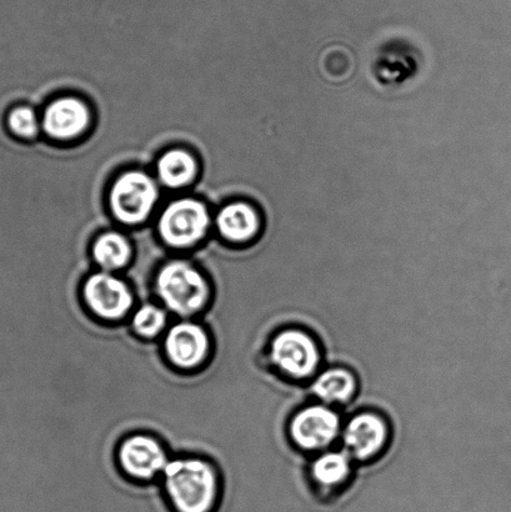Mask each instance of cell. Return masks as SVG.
Here are the masks:
<instances>
[{
	"label": "cell",
	"mask_w": 511,
	"mask_h": 512,
	"mask_svg": "<svg viewBox=\"0 0 511 512\" xmlns=\"http://www.w3.org/2000/svg\"><path fill=\"white\" fill-rule=\"evenodd\" d=\"M42 129L54 140H73L82 135L90 124L88 105L82 100L65 97L54 100L45 108Z\"/></svg>",
	"instance_id": "cell-11"
},
{
	"label": "cell",
	"mask_w": 511,
	"mask_h": 512,
	"mask_svg": "<svg viewBox=\"0 0 511 512\" xmlns=\"http://www.w3.org/2000/svg\"><path fill=\"white\" fill-rule=\"evenodd\" d=\"M210 225L208 208L197 199L175 200L159 219V234L173 248L193 247L205 237Z\"/></svg>",
	"instance_id": "cell-4"
},
{
	"label": "cell",
	"mask_w": 511,
	"mask_h": 512,
	"mask_svg": "<svg viewBox=\"0 0 511 512\" xmlns=\"http://www.w3.org/2000/svg\"><path fill=\"white\" fill-rule=\"evenodd\" d=\"M83 296L93 314L109 321L123 319L134 303L129 285L110 271L90 275L84 283Z\"/></svg>",
	"instance_id": "cell-6"
},
{
	"label": "cell",
	"mask_w": 511,
	"mask_h": 512,
	"mask_svg": "<svg viewBox=\"0 0 511 512\" xmlns=\"http://www.w3.org/2000/svg\"><path fill=\"white\" fill-rule=\"evenodd\" d=\"M132 245L124 235L109 232L100 235L93 245L95 263L104 271L124 268L132 258Z\"/></svg>",
	"instance_id": "cell-15"
},
{
	"label": "cell",
	"mask_w": 511,
	"mask_h": 512,
	"mask_svg": "<svg viewBox=\"0 0 511 512\" xmlns=\"http://www.w3.org/2000/svg\"><path fill=\"white\" fill-rule=\"evenodd\" d=\"M164 349L170 363L177 368L194 369L208 358L209 336L203 326L182 321L168 330Z\"/></svg>",
	"instance_id": "cell-10"
},
{
	"label": "cell",
	"mask_w": 511,
	"mask_h": 512,
	"mask_svg": "<svg viewBox=\"0 0 511 512\" xmlns=\"http://www.w3.org/2000/svg\"><path fill=\"white\" fill-rule=\"evenodd\" d=\"M157 172L160 183L170 189L187 187L198 175V163L184 149H172L158 160Z\"/></svg>",
	"instance_id": "cell-13"
},
{
	"label": "cell",
	"mask_w": 511,
	"mask_h": 512,
	"mask_svg": "<svg viewBox=\"0 0 511 512\" xmlns=\"http://www.w3.org/2000/svg\"><path fill=\"white\" fill-rule=\"evenodd\" d=\"M9 132L20 139L37 137L42 122L37 113L29 107H17L10 110L7 118Z\"/></svg>",
	"instance_id": "cell-18"
},
{
	"label": "cell",
	"mask_w": 511,
	"mask_h": 512,
	"mask_svg": "<svg viewBox=\"0 0 511 512\" xmlns=\"http://www.w3.org/2000/svg\"><path fill=\"white\" fill-rule=\"evenodd\" d=\"M340 433L337 413L323 405L308 406L300 410L290 423V436L298 448L318 451L328 448Z\"/></svg>",
	"instance_id": "cell-7"
},
{
	"label": "cell",
	"mask_w": 511,
	"mask_h": 512,
	"mask_svg": "<svg viewBox=\"0 0 511 512\" xmlns=\"http://www.w3.org/2000/svg\"><path fill=\"white\" fill-rule=\"evenodd\" d=\"M357 379L347 369L324 371L313 384V393L325 404H347L357 393Z\"/></svg>",
	"instance_id": "cell-14"
},
{
	"label": "cell",
	"mask_w": 511,
	"mask_h": 512,
	"mask_svg": "<svg viewBox=\"0 0 511 512\" xmlns=\"http://www.w3.org/2000/svg\"><path fill=\"white\" fill-rule=\"evenodd\" d=\"M352 458L347 453H325L320 455L312 465V476L324 489L339 488L352 473Z\"/></svg>",
	"instance_id": "cell-16"
},
{
	"label": "cell",
	"mask_w": 511,
	"mask_h": 512,
	"mask_svg": "<svg viewBox=\"0 0 511 512\" xmlns=\"http://www.w3.org/2000/svg\"><path fill=\"white\" fill-rule=\"evenodd\" d=\"M157 183L148 174L132 170L115 180L109 203L114 217L124 224L143 223L158 203Z\"/></svg>",
	"instance_id": "cell-3"
},
{
	"label": "cell",
	"mask_w": 511,
	"mask_h": 512,
	"mask_svg": "<svg viewBox=\"0 0 511 512\" xmlns=\"http://www.w3.org/2000/svg\"><path fill=\"white\" fill-rule=\"evenodd\" d=\"M164 490L173 512H215L219 505L218 475L207 461H169L163 471Z\"/></svg>",
	"instance_id": "cell-1"
},
{
	"label": "cell",
	"mask_w": 511,
	"mask_h": 512,
	"mask_svg": "<svg viewBox=\"0 0 511 512\" xmlns=\"http://www.w3.org/2000/svg\"><path fill=\"white\" fill-rule=\"evenodd\" d=\"M168 315L163 308L155 304H143L135 311L132 319L135 333L143 338H155L165 329Z\"/></svg>",
	"instance_id": "cell-17"
},
{
	"label": "cell",
	"mask_w": 511,
	"mask_h": 512,
	"mask_svg": "<svg viewBox=\"0 0 511 512\" xmlns=\"http://www.w3.org/2000/svg\"><path fill=\"white\" fill-rule=\"evenodd\" d=\"M219 233L232 243H247L259 234L262 219L257 209L245 202H234L220 210Z\"/></svg>",
	"instance_id": "cell-12"
},
{
	"label": "cell",
	"mask_w": 511,
	"mask_h": 512,
	"mask_svg": "<svg viewBox=\"0 0 511 512\" xmlns=\"http://www.w3.org/2000/svg\"><path fill=\"white\" fill-rule=\"evenodd\" d=\"M118 456L125 473L142 481L163 474L169 463L163 446L147 435H134L125 439L120 445Z\"/></svg>",
	"instance_id": "cell-9"
},
{
	"label": "cell",
	"mask_w": 511,
	"mask_h": 512,
	"mask_svg": "<svg viewBox=\"0 0 511 512\" xmlns=\"http://www.w3.org/2000/svg\"><path fill=\"white\" fill-rule=\"evenodd\" d=\"M388 439L387 421L372 411L355 415L343 431L345 453L359 461L375 458L385 448Z\"/></svg>",
	"instance_id": "cell-8"
},
{
	"label": "cell",
	"mask_w": 511,
	"mask_h": 512,
	"mask_svg": "<svg viewBox=\"0 0 511 512\" xmlns=\"http://www.w3.org/2000/svg\"><path fill=\"white\" fill-rule=\"evenodd\" d=\"M270 358L284 375L293 380L312 378L320 364V350L312 336L303 330L279 333L270 346Z\"/></svg>",
	"instance_id": "cell-5"
},
{
	"label": "cell",
	"mask_w": 511,
	"mask_h": 512,
	"mask_svg": "<svg viewBox=\"0 0 511 512\" xmlns=\"http://www.w3.org/2000/svg\"><path fill=\"white\" fill-rule=\"evenodd\" d=\"M155 289L165 308L180 316L199 313L208 304V280L192 264L174 260L159 270Z\"/></svg>",
	"instance_id": "cell-2"
}]
</instances>
